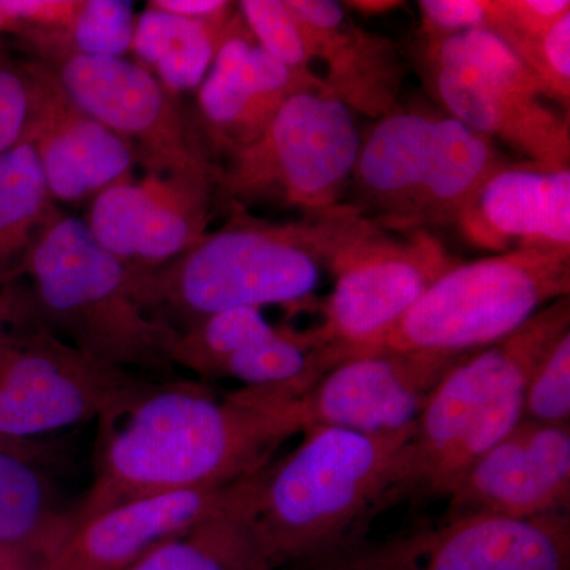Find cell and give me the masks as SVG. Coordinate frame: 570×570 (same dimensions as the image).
I'll use <instances>...</instances> for the list:
<instances>
[{
  "label": "cell",
  "mask_w": 570,
  "mask_h": 570,
  "mask_svg": "<svg viewBox=\"0 0 570 570\" xmlns=\"http://www.w3.org/2000/svg\"><path fill=\"white\" fill-rule=\"evenodd\" d=\"M99 422L96 479L71 513V530L137 499L253 478L307 428L302 397L287 389L219 396L179 379L149 381Z\"/></svg>",
  "instance_id": "6da1fadb"
},
{
  "label": "cell",
  "mask_w": 570,
  "mask_h": 570,
  "mask_svg": "<svg viewBox=\"0 0 570 570\" xmlns=\"http://www.w3.org/2000/svg\"><path fill=\"white\" fill-rule=\"evenodd\" d=\"M223 227L170 264L141 269V294L154 314L181 332L236 307L313 302L330 258L366 219L348 205L272 223L227 204Z\"/></svg>",
  "instance_id": "7a4b0ae2"
},
{
  "label": "cell",
  "mask_w": 570,
  "mask_h": 570,
  "mask_svg": "<svg viewBox=\"0 0 570 570\" xmlns=\"http://www.w3.org/2000/svg\"><path fill=\"white\" fill-rule=\"evenodd\" d=\"M414 430L307 428L291 455L266 466L255 491V523L275 568H326L351 554L355 539L382 512Z\"/></svg>",
  "instance_id": "3957f363"
},
{
  "label": "cell",
  "mask_w": 570,
  "mask_h": 570,
  "mask_svg": "<svg viewBox=\"0 0 570 570\" xmlns=\"http://www.w3.org/2000/svg\"><path fill=\"white\" fill-rule=\"evenodd\" d=\"M570 332L569 296L512 335L464 356L434 390L382 510L448 499L469 468L523 420L524 390L539 363Z\"/></svg>",
  "instance_id": "277c9868"
},
{
  "label": "cell",
  "mask_w": 570,
  "mask_h": 570,
  "mask_svg": "<svg viewBox=\"0 0 570 570\" xmlns=\"http://www.w3.org/2000/svg\"><path fill=\"white\" fill-rule=\"evenodd\" d=\"M22 277L31 281L37 322L56 336L105 365L170 379L178 330L146 305L141 268L104 249L85 219L59 213L29 254Z\"/></svg>",
  "instance_id": "5b68a950"
},
{
  "label": "cell",
  "mask_w": 570,
  "mask_h": 570,
  "mask_svg": "<svg viewBox=\"0 0 570 570\" xmlns=\"http://www.w3.org/2000/svg\"><path fill=\"white\" fill-rule=\"evenodd\" d=\"M569 292L570 246L523 247L459 262L428 287L370 354L475 352L512 335Z\"/></svg>",
  "instance_id": "8992f818"
},
{
  "label": "cell",
  "mask_w": 570,
  "mask_h": 570,
  "mask_svg": "<svg viewBox=\"0 0 570 570\" xmlns=\"http://www.w3.org/2000/svg\"><path fill=\"white\" fill-rule=\"evenodd\" d=\"M363 135L355 112L324 88L288 97L257 140L228 154L217 197L279 202L303 214L346 204Z\"/></svg>",
  "instance_id": "52a82bcc"
},
{
  "label": "cell",
  "mask_w": 570,
  "mask_h": 570,
  "mask_svg": "<svg viewBox=\"0 0 570 570\" xmlns=\"http://www.w3.org/2000/svg\"><path fill=\"white\" fill-rule=\"evenodd\" d=\"M426 81L450 118L515 149L527 163L569 168V116L547 107L530 70L487 29L423 40Z\"/></svg>",
  "instance_id": "ba28073f"
},
{
  "label": "cell",
  "mask_w": 570,
  "mask_h": 570,
  "mask_svg": "<svg viewBox=\"0 0 570 570\" xmlns=\"http://www.w3.org/2000/svg\"><path fill=\"white\" fill-rule=\"evenodd\" d=\"M459 262L430 230L392 232L365 219L330 258L333 288L309 330L322 374L366 355Z\"/></svg>",
  "instance_id": "9c48e42d"
},
{
  "label": "cell",
  "mask_w": 570,
  "mask_h": 570,
  "mask_svg": "<svg viewBox=\"0 0 570 570\" xmlns=\"http://www.w3.org/2000/svg\"><path fill=\"white\" fill-rule=\"evenodd\" d=\"M31 50L81 110L134 146L146 171L219 179V156L200 124L140 63L80 55L58 40Z\"/></svg>",
  "instance_id": "30bf717a"
},
{
  "label": "cell",
  "mask_w": 570,
  "mask_h": 570,
  "mask_svg": "<svg viewBox=\"0 0 570 570\" xmlns=\"http://www.w3.org/2000/svg\"><path fill=\"white\" fill-rule=\"evenodd\" d=\"M156 379L105 365L32 324L0 343V439L37 441L100 419Z\"/></svg>",
  "instance_id": "8fae6325"
},
{
  "label": "cell",
  "mask_w": 570,
  "mask_h": 570,
  "mask_svg": "<svg viewBox=\"0 0 570 570\" xmlns=\"http://www.w3.org/2000/svg\"><path fill=\"white\" fill-rule=\"evenodd\" d=\"M362 570H570V515L468 513L355 550L326 566Z\"/></svg>",
  "instance_id": "7c38bea8"
},
{
  "label": "cell",
  "mask_w": 570,
  "mask_h": 570,
  "mask_svg": "<svg viewBox=\"0 0 570 570\" xmlns=\"http://www.w3.org/2000/svg\"><path fill=\"white\" fill-rule=\"evenodd\" d=\"M217 184L208 176H127L89 202L85 223L108 253L137 268H159L204 238Z\"/></svg>",
  "instance_id": "4fadbf2b"
},
{
  "label": "cell",
  "mask_w": 570,
  "mask_h": 570,
  "mask_svg": "<svg viewBox=\"0 0 570 570\" xmlns=\"http://www.w3.org/2000/svg\"><path fill=\"white\" fill-rule=\"evenodd\" d=\"M469 354L382 351L337 363L302 396L306 425L363 434L414 428L439 382Z\"/></svg>",
  "instance_id": "5bb4252c"
},
{
  "label": "cell",
  "mask_w": 570,
  "mask_h": 570,
  "mask_svg": "<svg viewBox=\"0 0 570 570\" xmlns=\"http://www.w3.org/2000/svg\"><path fill=\"white\" fill-rule=\"evenodd\" d=\"M448 502L445 517L569 513L570 425L521 420L468 469Z\"/></svg>",
  "instance_id": "9a60e30c"
},
{
  "label": "cell",
  "mask_w": 570,
  "mask_h": 570,
  "mask_svg": "<svg viewBox=\"0 0 570 570\" xmlns=\"http://www.w3.org/2000/svg\"><path fill=\"white\" fill-rule=\"evenodd\" d=\"M31 62V140L56 204L91 202L132 176L138 154L126 138L81 110L43 63Z\"/></svg>",
  "instance_id": "2e32d148"
},
{
  "label": "cell",
  "mask_w": 570,
  "mask_h": 570,
  "mask_svg": "<svg viewBox=\"0 0 570 570\" xmlns=\"http://www.w3.org/2000/svg\"><path fill=\"white\" fill-rule=\"evenodd\" d=\"M306 88H325L285 67L258 47L236 7L208 75L198 88V118L217 156L257 140L281 105Z\"/></svg>",
  "instance_id": "e0dca14e"
},
{
  "label": "cell",
  "mask_w": 570,
  "mask_h": 570,
  "mask_svg": "<svg viewBox=\"0 0 570 570\" xmlns=\"http://www.w3.org/2000/svg\"><path fill=\"white\" fill-rule=\"evenodd\" d=\"M255 478L137 499L107 510L75 527L40 570H126L165 540L230 509L246 497Z\"/></svg>",
  "instance_id": "ac0fdd59"
},
{
  "label": "cell",
  "mask_w": 570,
  "mask_h": 570,
  "mask_svg": "<svg viewBox=\"0 0 570 570\" xmlns=\"http://www.w3.org/2000/svg\"><path fill=\"white\" fill-rule=\"evenodd\" d=\"M456 227L472 246H570V168L508 163L491 176Z\"/></svg>",
  "instance_id": "d6986e66"
},
{
  "label": "cell",
  "mask_w": 570,
  "mask_h": 570,
  "mask_svg": "<svg viewBox=\"0 0 570 570\" xmlns=\"http://www.w3.org/2000/svg\"><path fill=\"white\" fill-rule=\"evenodd\" d=\"M306 26L314 61L324 63L326 91L354 112L379 119L397 105L404 70L387 37L356 24L344 2L287 0Z\"/></svg>",
  "instance_id": "ffe728a7"
},
{
  "label": "cell",
  "mask_w": 570,
  "mask_h": 570,
  "mask_svg": "<svg viewBox=\"0 0 570 570\" xmlns=\"http://www.w3.org/2000/svg\"><path fill=\"white\" fill-rule=\"evenodd\" d=\"M439 116L397 104L376 119L363 137L344 205L387 230L406 232L430 167Z\"/></svg>",
  "instance_id": "44dd1931"
},
{
  "label": "cell",
  "mask_w": 570,
  "mask_h": 570,
  "mask_svg": "<svg viewBox=\"0 0 570 570\" xmlns=\"http://www.w3.org/2000/svg\"><path fill=\"white\" fill-rule=\"evenodd\" d=\"M508 163L490 138L455 118L439 116L430 167L412 206L406 232L459 224L482 187Z\"/></svg>",
  "instance_id": "7402d4cb"
},
{
  "label": "cell",
  "mask_w": 570,
  "mask_h": 570,
  "mask_svg": "<svg viewBox=\"0 0 570 570\" xmlns=\"http://www.w3.org/2000/svg\"><path fill=\"white\" fill-rule=\"evenodd\" d=\"M58 490L39 441L0 439V546L51 554L71 531V513L59 508Z\"/></svg>",
  "instance_id": "603a6c76"
},
{
  "label": "cell",
  "mask_w": 570,
  "mask_h": 570,
  "mask_svg": "<svg viewBox=\"0 0 570 570\" xmlns=\"http://www.w3.org/2000/svg\"><path fill=\"white\" fill-rule=\"evenodd\" d=\"M261 474L230 509L165 540L126 570H275L255 523Z\"/></svg>",
  "instance_id": "cb8c5ba5"
},
{
  "label": "cell",
  "mask_w": 570,
  "mask_h": 570,
  "mask_svg": "<svg viewBox=\"0 0 570 570\" xmlns=\"http://www.w3.org/2000/svg\"><path fill=\"white\" fill-rule=\"evenodd\" d=\"M59 213L24 137L0 157V291L20 283L29 254Z\"/></svg>",
  "instance_id": "d4e9b609"
},
{
  "label": "cell",
  "mask_w": 570,
  "mask_h": 570,
  "mask_svg": "<svg viewBox=\"0 0 570 570\" xmlns=\"http://www.w3.org/2000/svg\"><path fill=\"white\" fill-rule=\"evenodd\" d=\"M228 22L187 20L148 3L135 21L130 52L165 89L179 96L200 88Z\"/></svg>",
  "instance_id": "484cf974"
},
{
  "label": "cell",
  "mask_w": 570,
  "mask_h": 570,
  "mask_svg": "<svg viewBox=\"0 0 570 570\" xmlns=\"http://www.w3.org/2000/svg\"><path fill=\"white\" fill-rule=\"evenodd\" d=\"M276 325L257 307H236L202 318L178 332L171 362L202 377H219L224 363L272 335Z\"/></svg>",
  "instance_id": "4316f807"
},
{
  "label": "cell",
  "mask_w": 570,
  "mask_h": 570,
  "mask_svg": "<svg viewBox=\"0 0 570 570\" xmlns=\"http://www.w3.org/2000/svg\"><path fill=\"white\" fill-rule=\"evenodd\" d=\"M236 7L258 47L295 73L321 80L313 69L309 33L287 0H243Z\"/></svg>",
  "instance_id": "83f0119b"
},
{
  "label": "cell",
  "mask_w": 570,
  "mask_h": 570,
  "mask_svg": "<svg viewBox=\"0 0 570 570\" xmlns=\"http://www.w3.org/2000/svg\"><path fill=\"white\" fill-rule=\"evenodd\" d=\"M135 9L122 0H80L67 47L92 58H126L132 47Z\"/></svg>",
  "instance_id": "f1b7e54d"
},
{
  "label": "cell",
  "mask_w": 570,
  "mask_h": 570,
  "mask_svg": "<svg viewBox=\"0 0 570 570\" xmlns=\"http://www.w3.org/2000/svg\"><path fill=\"white\" fill-rule=\"evenodd\" d=\"M523 420L569 425L570 332L539 363L524 390Z\"/></svg>",
  "instance_id": "f546056e"
},
{
  "label": "cell",
  "mask_w": 570,
  "mask_h": 570,
  "mask_svg": "<svg viewBox=\"0 0 570 570\" xmlns=\"http://www.w3.org/2000/svg\"><path fill=\"white\" fill-rule=\"evenodd\" d=\"M570 13L569 0H489L485 26L519 55Z\"/></svg>",
  "instance_id": "4dcf8cb0"
},
{
  "label": "cell",
  "mask_w": 570,
  "mask_h": 570,
  "mask_svg": "<svg viewBox=\"0 0 570 570\" xmlns=\"http://www.w3.org/2000/svg\"><path fill=\"white\" fill-rule=\"evenodd\" d=\"M517 58L527 66L539 82L543 97L560 105L569 112L570 107V13L532 41Z\"/></svg>",
  "instance_id": "1f68e13d"
},
{
  "label": "cell",
  "mask_w": 570,
  "mask_h": 570,
  "mask_svg": "<svg viewBox=\"0 0 570 570\" xmlns=\"http://www.w3.org/2000/svg\"><path fill=\"white\" fill-rule=\"evenodd\" d=\"M31 110V62L0 48V157L24 138Z\"/></svg>",
  "instance_id": "d6a6232c"
},
{
  "label": "cell",
  "mask_w": 570,
  "mask_h": 570,
  "mask_svg": "<svg viewBox=\"0 0 570 570\" xmlns=\"http://www.w3.org/2000/svg\"><path fill=\"white\" fill-rule=\"evenodd\" d=\"M489 0H420L423 40L442 39L485 26Z\"/></svg>",
  "instance_id": "836d02e7"
},
{
  "label": "cell",
  "mask_w": 570,
  "mask_h": 570,
  "mask_svg": "<svg viewBox=\"0 0 570 570\" xmlns=\"http://www.w3.org/2000/svg\"><path fill=\"white\" fill-rule=\"evenodd\" d=\"M39 324L33 309L31 292L20 283L0 291V343L10 333L24 326Z\"/></svg>",
  "instance_id": "e575fe53"
},
{
  "label": "cell",
  "mask_w": 570,
  "mask_h": 570,
  "mask_svg": "<svg viewBox=\"0 0 570 570\" xmlns=\"http://www.w3.org/2000/svg\"><path fill=\"white\" fill-rule=\"evenodd\" d=\"M149 6L187 20L213 24H225L236 13V3L227 0H153Z\"/></svg>",
  "instance_id": "d590c367"
},
{
  "label": "cell",
  "mask_w": 570,
  "mask_h": 570,
  "mask_svg": "<svg viewBox=\"0 0 570 570\" xmlns=\"http://www.w3.org/2000/svg\"><path fill=\"white\" fill-rule=\"evenodd\" d=\"M48 558L41 550L0 546V570H40Z\"/></svg>",
  "instance_id": "8d00e7d4"
},
{
  "label": "cell",
  "mask_w": 570,
  "mask_h": 570,
  "mask_svg": "<svg viewBox=\"0 0 570 570\" xmlns=\"http://www.w3.org/2000/svg\"><path fill=\"white\" fill-rule=\"evenodd\" d=\"M347 10H355L358 13L373 14L389 13V11L397 10L404 2H397V0H355V2H344Z\"/></svg>",
  "instance_id": "74e56055"
},
{
  "label": "cell",
  "mask_w": 570,
  "mask_h": 570,
  "mask_svg": "<svg viewBox=\"0 0 570 570\" xmlns=\"http://www.w3.org/2000/svg\"><path fill=\"white\" fill-rule=\"evenodd\" d=\"M6 33V21H3L2 10H0V36Z\"/></svg>",
  "instance_id": "f35d334b"
},
{
  "label": "cell",
  "mask_w": 570,
  "mask_h": 570,
  "mask_svg": "<svg viewBox=\"0 0 570 570\" xmlns=\"http://www.w3.org/2000/svg\"><path fill=\"white\" fill-rule=\"evenodd\" d=\"M325 570H362V569L341 568V566H332V568H325Z\"/></svg>",
  "instance_id": "ab89813d"
}]
</instances>
